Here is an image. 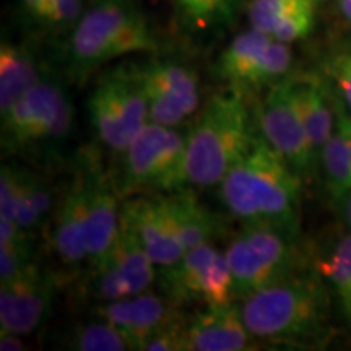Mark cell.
<instances>
[{
	"label": "cell",
	"instance_id": "1",
	"mask_svg": "<svg viewBox=\"0 0 351 351\" xmlns=\"http://www.w3.org/2000/svg\"><path fill=\"white\" fill-rule=\"evenodd\" d=\"M218 195L244 226L274 228L293 239L300 236V174L267 142L258 125L251 147L218 184Z\"/></svg>",
	"mask_w": 351,
	"mask_h": 351
},
{
	"label": "cell",
	"instance_id": "2",
	"mask_svg": "<svg viewBox=\"0 0 351 351\" xmlns=\"http://www.w3.org/2000/svg\"><path fill=\"white\" fill-rule=\"evenodd\" d=\"M256 116L238 88L213 95L186 134V181L192 187H212L251 147Z\"/></svg>",
	"mask_w": 351,
	"mask_h": 351
},
{
	"label": "cell",
	"instance_id": "3",
	"mask_svg": "<svg viewBox=\"0 0 351 351\" xmlns=\"http://www.w3.org/2000/svg\"><path fill=\"white\" fill-rule=\"evenodd\" d=\"M241 314L257 340L307 343L326 332L327 289L314 276L295 274L245 296Z\"/></svg>",
	"mask_w": 351,
	"mask_h": 351
},
{
	"label": "cell",
	"instance_id": "4",
	"mask_svg": "<svg viewBox=\"0 0 351 351\" xmlns=\"http://www.w3.org/2000/svg\"><path fill=\"white\" fill-rule=\"evenodd\" d=\"M156 49L155 33L135 0H95L70 32L69 69L85 80L114 59Z\"/></svg>",
	"mask_w": 351,
	"mask_h": 351
},
{
	"label": "cell",
	"instance_id": "5",
	"mask_svg": "<svg viewBox=\"0 0 351 351\" xmlns=\"http://www.w3.org/2000/svg\"><path fill=\"white\" fill-rule=\"evenodd\" d=\"M116 181L121 199L135 194H165L187 186L186 134L176 127L147 122L121 153Z\"/></svg>",
	"mask_w": 351,
	"mask_h": 351
},
{
	"label": "cell",
	"instance_id": "6",
	"mask_svg": "<svg viewBox=\"0 0 351 351\" xmlns=\"http://www.w3.org/2000/svg\"><path fill=\"white\" fill-rule=\"evenodd\" d=\"M0 117L3 153H20L67 138L73 108L64 86L54 78L44 77Z\"/></svg>",
	"mask_w": 351,
	"mask_h": 351
},
{
	"label": "cell",
	"instance_id": "7",
	"mask_svg": "<svg viewBox=\"0 0 351 351\" xmlns=\"http://www.w3.org/2000/svg\"><path fill=\"white\" fill-rule=\"evenodd\" d=\"M295 241L267 226H245L225 251L238 300L300 274Z\"/></svg>",
	"mask_w": 351,
	"mask_h": 351
},
{
	"label": "cell",
	"instance_id": "8",
	"mask_svg": "<svg viewBox=\"0 0 351 351\" xmlns=\"http://www.w3.org/2000/svg\"><path fill=\"white\" fill-rule=\"evenodd\" d=\"M156 282L176 306L221 307L238 300L225 252L212 241L191 249L171 265L158 267Z\"/></svg>",
	"mask_w": 351,
	"mask_h": 351
},
{
	"label": "cell",
	"instance_id": "9",
	"mask_svg": "<svg viewBox=\"0 0 351 351\" xmlns=\"http://www.w3.org/2000/svg\"><path fill=\"white\" fill-rule=\"evenodd\" d=\"M88 116L96 137L111 152L122 153L147 125V101L130 67L106 73L90 91Z\"/></svg>",
	"mask_w": 351,
	"mask_h": 351
},
{
	"label": "cell",
	"instance_id": "10",
	"mask_svg": "<svg viewBox=\"0 0 351 351\" xmlns=\"http://www.w3.org/2000/svg\"><path fill=\"white\" fill-rule=\"evenodd\" d=\"M293 64L289 44L278 41L261 29L249 28L231 39L215 64L218 78L232 88L275 85L287 77Z\"/></svg>",
	"mask_w": 351,
	"mask_h": 351
},
{
	"label": "cell",
	"instance_id": "11",
	"mask_svg": "<svg viewBox=\"0 0 351 351\" xmlns=\"http://www.w3.org/2000/svg\"><path fill=\"white\" fill-rule=\"evenodd\" d=\"M147 101L148 122L179 127L200 106V83L192 69L171 60H150L130 67Z\"/></svg>",
	"mask_w": 351,
	"mask_h": 351
},
{
	"label": "cell",
	"instance_id": "12",
	"mask_svg": "<svg viewBox=\"0 0 351 351\" xmlns=\"http://www.w3.org/2000/svg\"><path fill=\"white\" fill-rule=\"evenodd\" d=\"M257 125L271 147L298 174H307L319 161L293 93V80L283 78L270 86L258 106Z\"/></svg>",
	"mask_w": 351,
	"mask_h": 351
},
{
	"label": "cell",
	"instance_id": "13",
	"mask_svg": "<svg viewBox=\"0 0 351 351\" xmlns=\"http://www.w3.org/2000/svg\"><path fill=\"white\" fill-rule=\"evenodd\" d=\"M156 263L143 245L121 226L109 251L91 265L90 289L101 302L114 301L147 291L156 282Z\"/></svg>",
	"mask_w": 351,
	"mask_h": 351
},
{
	"label": "cell",
	"instance_id": "14",
	"mask_svg": "<svg viewBox=\"0 0 351 351\" xmlns=\"http://www.w3.org/2000/svg\"><path fill=\"white\" fill-rule=\"evenodd\" d=\"M56 282L36 262L7 282H0V332L28 335L49 314Z\"/></svg>",
	"mask_w": 351,
	"mask_h": 351
},
{
	"label": "cell",
	"instance_id": "15",
	"mask_svg": "<svg viewBox=\"0 0 351 351\" xmlns=\"http://www.w3.org/2000/svg\"><path fill=\"white\" fill-rule=\"evenodd\" d=\"M121 226L143 245L158 267L179 261L186 251L166 212L161 194H135L121 200Z\"/></svg>",
	"mask_w": 351,
	"mask_h": 351
},
{
	"label": "cell",
	"instance_id": "16",
	"mask_svg": "<svg viewBox=\"0 0 351 351\" xmlns=\"http://www.w3.org/2000/svg\"><path fill=\"white\" fill-rule=\"evenodd\" d=\"M178 307L165 295L158 296L147 289L134 296L101 302L96 315L112 324L130 350L142 351L145 341L152 335L181 317Z\"/></svg>",
	"mask_w": 351,
	"mask_h": 351
},
{
	"label": "cell",
	"instance_id": "17",
	"mask_svg": "<svg viewBox=\"0 0 351 351\" xmlns=\"http://www.w3.org/2000/svg\"><path fill=\"white\" fill-rule=\"evenodd\" d=\"M52 187L41 176L23 166L2 165L0 169V215L15 219L33 232L43 226L54 207Z\"/></svg>",
	"mask_w": 351,
	"mask_h": 351
},
{
	"label": "cell",
	"instance_id": "18",
	"mask_svg": "<svg viewBox=\"0 0 351 351\" xmlns=\"http://www.w3.org/2000/svg\"><path fill=\"white\" fill-rule=\"evenodd\" d=\"M88 184V262L103 258L121 230V195L111 176L95 161L85 165Z\"/></svg>",
	"mask_w": 351,
	"mask_h": 351
},
{
	"label": "cell",
	"instance_id": "19",
	"mask_svg": "<svg viewBox=\"0 0 351 351\" xmlns=\"http://www.w3.org/2000/svg\"><path fill=\"white\" fill-rule=\"evenodd\" d=\"M88 184L83 168L57 204L51 226V243L65 265L88 261Z\"/></svg>",
	"mask_w": 351,
	"mask_h": 351
},
{
	"label": "cell",
	"instance_id": "20",
	"mask_svg": "<svg viewBox=\"0 0 351 351\" xmlns=\"http://www.w3.org/2000/svg\"><path fill=\"white\" fill-rule=\"evenodd\" d=\"M256 340L236 302L221 307H205L186 326V351L256 350Z\"/></svg>",
	"mask_w": 351,
	"mask_h": 351
},
{
	"label": "cell",
	"instance_id": "21",
	"mask_svg": "<svg viewBox=\"0 0 351 351\" xmlns=\"http://www.w3.org/2000/svg\"><path fill=\"white\" fill-rule=\"evenodd\" d=\"M161 195L184 251L187 252L197 245L210 243L217 236L219 231L217 218L205 205H202L199 197L189 186Z\"/></svg>",
	"mask_w": 351,
	"mask_h": 351
},
{
	"label": "cell",
	"instance_id": "22",
	"mask_svg": "<svg viewBox=\"0 0 351 351\" xmlns=\"http://www.w3.org/2000/svg\"><path fill=\"white\" fill-rule=\"evenodd\" d=\"M298 109L317 158L337 129L335 103L317 78H291Z\"/></svg>",
	"mask_w": 351,
	"mask_h": 351
},
{
	"label": "cell",
	"instance_id": "23",
	"mask_svg": "<svg viewBox=\"0 0 351 351\" xmlns=\"http://www.w3.org/2000/svg\"><path fill=\"white\" fill-rule=\"evenodd\" d=\"M44 77L32 51L3 39L0 44V114L32 91Z\"/></svg>",
	"mask_w": 351,
	"mask_h": 351
},
{
	"label": "cell",
	"instance_id": "24",
	"mask_svg": "<svg viewBox=\"0 0 351 351\" xmlns=\"http://www.w3.org/2000/svg\"><path fill=\"white\" fill-rule=\"evenodd\" d=\"M326 182L335 200H348L351 197V143L339 129L332 134L320 152Z\"/></svg>",
	"mask_w": 351,
	"mask_h": 351
},
{
	"label": "cell",
	"instance_id": "25",
	"mask_svg": "<svg viewBox=\"0 0 351 351\" xmlns=\"http://www.w3.org/2000/svg\"><path fill=\"white\" fill-rule=\"evenodd\" d=\"M320 270L330 282L341 314L351 326V234L341 238L320 263Z\"/></svg>",
	"mask_w": 351,
	"mask_h": 351
},
{
	"label": "cell",
	"instance_id": "26",
	"mask_svg": "<svg viewBox=\"0 0 351 351\" xmlns=\"http://www.w3.org/2000/svg\"><path fill=\"white\" fill-rule=\"evenodd\" d=\"M241 0H176L179 15L189 28L205 32L230 25Z\"/></svg>",
	"mask_w": 351,
	"mask_h": 351
},
{
	"label": "cell",
	"instance_id": "27",
	"mask_svg": "<svg viewBox=\"0 0 351 351\" xmlns=\"http://www.w3.org/2000/svg\"><path fill=\"white\" fill-rule=\"evenodd\" d=\"M67 348L77 351H125L130 350L121 332L112 324L98 317L95 322L80 324L69 333Z\"/></svg>",
	"mask_w": 351,
	"mask_h": 351
},
{
	"label": "cell",
	"instance_id": "28",
	"mask_svg": "<svg viewBox=\"0 0 351 351\" xmlns=\"http://www.w3.org/2000/svg\"><path fill=\"white\" fill-rule=\"evenodd\" d=\"M309 2L315 0H251L247 7L249 25L269 34L280 20Z\"/></svg>",
	"mask_w": 351,
	"mask_h": 351
},
{
	"label": "cell",
	"instance_id": "29",
	"mask_svg": "<svg viewBox=\"0 0 351 351\" xmlns=\"http://www.w3.org/2000/svg\"><path fill=\"white\" fill-rule=\"evenodd\" d=\"M85 10V0H51L36 28L54 34L72 32Z\"/></svg>",
	"mask_w": 351,
	"mask_h": 351
},
{
	"label": "cell",
	"instance_id": "30",
	"mask_svg": "<svg viewBox=\"0 0 351 351\" xmlns=\"http://www.w3.org/2000/svg\"><path fill=\"white\" fill-rule=\"evenodd\" d=\"M317 7L319 0L315 2H309L306 5L296 8L289 15L285 16L276 23L274 28L270 29V36H274L278 41H283L287 44L296 43L300 39L306 38L307 34L314 29L315 16H317Z\"/></svg>",
	"mask_w": 351,
	"mask_h": 351
},
{
	"label": "cell",
	"instance_id": "31",
	"mask_svg": "<svg viewBox=\"0 0 351 351\" xmlns=\"http://www.w3.org/2000/svg\"><path fill=\"white\" fill-rule=\"evenodd\" d=\"M32 238L0 243V282H7L32 265Z\"/></svg>",
	"mask_w": 351,
	"mask_h": 351
},
{
	"label": "cell",
	"instance_id": "32",
	"mask_svg": "<svg viewBox=\"0 0 351 351\" xmlns=\"http://www.w3.org/2000/svg\"><path fill=\"white\" fill-rule=\"evenodd\" d=\"M186 326L182 317L176 319L145 341L142 351H186Z\"/></svg>",
	"mask_w": 351,
	"mask_h": 351
},
{
	"label": "cell",
	"instance_id": "33",
	"mask_svg": "<svg viewBox=\"0 0 351 351\" xmlns=\"http://www.w3.org/2000/svg\"><path fill=\"white\" fill-rule=\"evenodd\" d=\"M327 72L335 83L345 106L351 112V49L333 57L328 64Z\"/></svg>",
	"mask_w": 351,
	"mask_h": 351
},
{
	"label": "cell",
	"instance_id": "34",
	"mask_svg": "<svg viewBox=\"0 0 351 351\" xmlns=\"http://www.w3.org/2000/svg\"><path fill=\"white\" fill-rule=\"evenodd\" d=\"M51 0H19L20 16L26 23L36 28Z\"/></svg>",
	"mask_w": 351,
	"mask_h": 351
},
{
	"label": "cell",
	"instance_id": "35",
	"mask_svg": "<svg viewBox=\"0 0 351 351\" xmlns=\"http://www.w3.org/2000/svg\"><path fill=\"white\" fill-rule=\"evenodd\" d=\"M335 112H337V129H339L351 143V112L346 111L343 104L337 103V101H335Z\"/></svg>",
	"mask_w": 351,
	"mask_h": 351
},
{
	"label": "cell",
	"instance_id": "36",
	"mask_svg": "<svg viewBox=\"0 0 351 351\" xmlns=\"http://www.w3.org/2000/svg\"><path fill=\"white\" fill-rule=\"evenodd\" d=\"M26 346L21 340V335L8 332H0V350L2 351H20L25 350Z\"/></svg>",
	"mask_w": 351,
	"mask_h": 351
},
{
	"label": "cell",
	"instance_id": "37",
	"mask_svg": "<svg viewBox=\"0 0 351 351\" xmlns=\"http://www.w3.org/2000/svg\"><path fill=\"white\" fill-rule=\"evenodd\" d=\"M339 7L345 20H348L351 23V0H339Z\"/></svg>",
	"mask_w": 351,
	"mask_h": 351
},
{
	"label": "cell",
	"instance_id": "38",
	"mask_svg": "<svg viewBox=\"0 0 351 351\" xmlns=\"http://www.w3.org/2000/svg\"><path fill=\"white\" fill-rule=\"evenodd\" d=\"M346 202H348V204H346V218H348V223L351 226V197Z\"/></svg>",
	"mask_w": 351,
	"mask_h": 351
}]
</instances>
